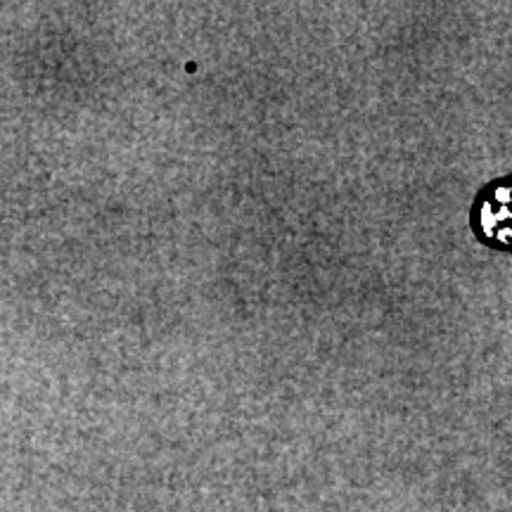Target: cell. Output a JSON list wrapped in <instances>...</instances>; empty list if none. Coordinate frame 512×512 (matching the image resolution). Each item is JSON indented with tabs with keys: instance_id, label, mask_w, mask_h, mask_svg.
Here are the masks:
<instances>
[{
	"instance_id": "obj_1",
	"label": "cell",
	"mask_w": 512,
	"mask_h": 512,
	"mask_svg": "<svg viewBox=\"0 0 512 512\" xmlns=\"http://www.w3.org/2000/svg\"><path fill=\"white\" fill-rule=\"evenodd\" d=\"M472 228L496 249H512V178L489 183L472 207Z\"/></svg>"
}]
</instances>
